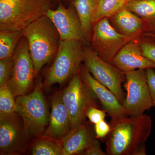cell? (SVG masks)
<instances>
[{"label":"cell","mask_w":155,"mask_h":155,"mask_svg":"<svg viewBox=\"0 0 155 155\" xmlns=\"http://www.w3.org/2000/svg\"><path fill=\"white\" fill-rule=\"evenodd\" d=\"M84 43L81 41L61 40L58 53L46 77L45 86L65 83L79 70L83 63Z\"/></svg>","instance_id":"obj_6"},{"label":"cell","mask_w":155,"mask_h":155,"mask_svg":"<svg viewBox=\"0 0 155 155\" xmlns=\"http://www.w3.org/2000/svg\"><path fill=\"white\" fill-rule=\"evenodd\" d=\"M148 84L153 101V106L155 107V71L154 69H148L146 70Z\"/></svg>","instance_id":"obj_29"},{"label":"cell","mask_w":155,"mask_h":155,"mask_svg":"<svg viewBox=\"0 0 155 155\" xmlns=\"http://www.w3.org/2000/svg\"><path fill=\"white\" fill-rule=\"evenodd\" d=\"M126 0H101L93 19V25L101 19L109 17L125 7Z\"/></svg>","instance_id":"obj_22"},{"label":"cell","mask_w":155,"mask_h":155,"mask_svg":"<svg viewBox=\"0 0 155 155\" xmlns=\"http://www.w3.org/2000/svg\"><path fill=\"white\" fill-rule=\"evenodd\" d=\"M45 15L55 26L61 40L81 41L85 43L80 18L71 3L67 8L60 1L58 8L50 9Z\"/></svg>","instance_id":"obj_12"},{"label":"cell","mask_w":155,"mask_h":155,"mask_svg":"<svg viewBox=\"0 0 155 155\" xmlns=\"http://www.w3.org/2000/svg\"><path fill=\"white\" fill-rule=\"evenodd\" d=\"M23 36L22 31L0 30V59L13 56Z\"/></svg>","instance_id":"obj_20"},{"label":"cell","mask_w":155,"mask_h":155,"mask_svg":"<svg viewBox=\"0 0 155 155\" xmlns=\"http://www.w3.org/2000/svg\"><path fill=\"white\" fill-rule=\"evenodd\" d=\"M48 124L44 136L61 140L71 132V119L63 102L62 93H58L53 97Z\"/></svg>","instance_id":"obj_15"},{"label":"cell","mask_w":155,"mask_h":155,"mask_svg":"<svg viewBox=\"0 0 155 155\" xmlns=\"http://www.w3.org/2000/svg\"><path fill=\"white\" fill-rule=\"evenodd\" d=\"M145 35H148V36H152L155 37V34H149V33H145Z\"/></svg>","instance_id":"obj_31"},{"label":"cell","mask_w":155,"mask_h":155,"mask_svg":"<svg viewBox=\"0 0 155 155\" xmlns=\"http://www.w3.org/2000/svg\"><path fill=\"white\" fill-rule=\"evenodd\" d=\"M28 139L24 133L22 119L17 113L0 114L1 155L22 152Z\"/></svg>","instance_id":"obj_11"},{"label":"cell","mask_w":155,"mask_h":155,"mask_svg":"<svg viewBox=\"0 0 155 155\" xmlns=\"http://www.w3.org/2000/svg\"><path fill=\"white\" fill-rule=\"evenodd\" d=\"M107 113L104 110H101L98 107H90L87 112V118H88L91 123L96 124L101 121L105 120Z\"/></svg>","instance_id":"obj_26"},{"label":"cell","mask_w":155,"mask_h":155,"mask_svg":"<svg viewBox=\"0 0 155 155\" xmlns=\"http://www.w3.org/2000/svg\"><path fill=\"white\" fill-rule=\"evenodd\" d=\"M52 5V0H0V30L22 31Z\"/></svg>","instance_id":"obj_3"},{"label":"cell","mask_w":155,"mask_h":155,"mask_svg":"<svg viewBox=\"0 0 155 155\" xmlns=\"http://www.w3.org/2000/svg\"><path fill=\"white\" fill-rule=\"evenodd\" d=\"M146 155V148L145 143L139 147L133 154V155Z\"/></svg>","instance_id":"obj_30"},{"label":"cell","mask_w":155,"mask_h":155,"mask_svg":"<svg viewBox=\"0 0 155 155\" xmlns=\"http://www.w3.org/2000/svg\"><path fill=\"white\" fill-rule=\"evenodd\" d=\"M79 72L84 82L96 96L104 110L111 119L128 116L125 108L118 98L111 90L99 82L82 64Z\"/></svg>","instance_id":"obj_13"},{"label":"cell","mask_w":155,"mask_h":155,"mask_svg":"<svg viewBox=\"0 0 155 155\" xmlns=\"http://www.w3.org/2000/svg\"><path fill=\"white\" fill-rule=\"evenodd\" d=\"M130 41L129 38L118 33L108 18H105L94 24L89 45L99 57L112 64L119 51Z\"/></svg>","instance_id":"obj_10"},{"label":"cell","mask_w":155,"mask_h":155,"mask_svg":"<svg viewBox=\"0 0 155 155\" xmlns=\"http://www.w3.org/2000/svg\"><path fill=\"white\" fill-rule=\"evenodd\" d=\"M16 99L7 84L0 86V114L15 112Z\"/></svg>","instance_id":"obj_23"},{"label":"cell","mask_w":155,"mask_h":155,"mask_svg":"<svg viewBox=\"0 0 155 155\" xmlns=\"http://www.w3.org/2000/svg\"><path fill=\"white\" fill-rule=\"evenodd\" d=\"M101 0H70L80 18L84 42L89 44L91 39L93 19Z\"/></svg>","instance_id":"obj_18"},{"label":"cell","mask_w":155,"mask_h":155,"mask_svg":"<svg viewBox=\"0 0 155 155\" xmlns=\"http://www.w3.org/2000/svg\"><path fill=\"white\" fill-rule=\"evenodd\" d=\"M14 66L7 86L16 97L27 94L35 76L28 41L23 36L13 55Z\"/></svg>","instance_id":"obj_9"},{"label":"cell","mask_w":155,"mask_h":155,"mask_svg":"<svg viewBox=\"0 0 155 155\" xmlns=\"http://www.w3.org/2000/svg\"><path fill=\"white\" fill-rule=\"evenodd\" d=\"M137 40L143 54L155 62V37L143 35Z\"/></svg>","instance_id":"obj_24"},{"label":"cell","mask_w":155,"mask_h":155,"mask_svg":"<svg viewBox=\"0 0 155 155\" xmlns=\"http://www.w3.org/2000/svg\"><path fill=\"white\" fill-rule=\"evenodd\" d=\"M28 41L35 75L45 64L55 58L61 39L55 26L46 15L22 30Z\"/></svg>","instance_id":"obj_2"},{"label":"cell","mask_w":155,"mask_h":155,"mask_svg":"<svg viewBox=\"0 0 155 155\" xmlns=\"http://www.w3.org/2000/svg\"><path fill=\"white\" fill-rule=\"evenodd\" d=\"M94 130L96 137L97 139L106 138L110 130V123L108 124L105 120L95 124Z\"/></svg>","instance_id":"obj_27"},{"label":"cell","mask_w":155,"mask_h":155,"mask_svg":"<svg viewBox=\"0 0 155 155\" xmlns=\"http://www.w3.org/2000/svg\"><path fill=\"white\" fill-rule=\"evenodd\" d=\"M135 1V0H126V1H127V2H130V1Z\"/></svg>","instance_id":"obj_32"},{"label":"cell","mask_w":155,"mask_h":155,"mask_svg":"<svg viewBox=\"0 0 155 155\" xmlns=\"http://www.w3.org/2000/svg\"><path fill=\"white\" fill-rule=\"evenodd\" d=\"M83 155H106L102 149L99 140L95 138L93 140L87 149L82 154Z\"/></svg>","instance_id":"obj_28"},{"label":"cell","mask_w":155,"mask_h":155,"mask_svg":"<svg viewBox=\"0 0 155 155\" xmlns=\"http://www.w3.org/2000/svg\"><path fill=\"white\" fill-rule=\"evenodd\" d=\"M95 138L89 123L85 122L62 139L63 155H82Z\"/></svg>","instance_id":"obj_17"},{"label":"cell","mask_w":155,"mask_h":155,"mask_svg":"<svg viewBox=\"0 0 155 155\" xmlns=\"http://www.w3.org/2000/svg\"><path fill=\"white\" fill-rule=\"evenodd\" d=\"M108 19L118 33L131 40L138 39L147 32V26L143 20L125 6Z\"/></svg>","instance_id":"obj_16"},{"label":"cell","mask_w":155,"mask_h":155,"mask_svg":"<svg viewBox=\"0 0 155 155\" xmlns=\"http://www.w3.org/2000/svg\"><path fill=\"white\" fill-rule=\"evenodd\" d=\"M39 82L29 94L16 97L15 112L21 117L24 131L29 139L44 134L49 121L48 110Z\"/></svg>","instance_id":"obj_4"},{"label":"cell","mask_w":155,"mask_h":155,"mask_svg":"<svg viewBox=\"0 0 155 155\" xmlns=\"http://www.w3.org/2000/svg\"><path fill=\"white\" fill-rule=\"evenodd\" d=\"M83 50L84 64L89 72L113 92L122 104L125 98L122 86L125 80V73L99 57L89 45L84 43Z\"/></svg>","instance_id":"obj_7"},{"label":"cell","mask_w":155,"mask_h":155,"mask_svg":"<svg viewBox=\"0 0 155 155\" xmlns=\"http://www.w3.org/2000/svg\"><path fill=\"white\" fill-rule=\"evenodd\" d=\"M13 66V56L0 59V86L8 83L12 74Z\"/></svg>","instance_id":"obj_25"},{"label":"cell","mask_w":155,"mask_h":155,"mask_svg":"<svg viewBox=\"0 0 155 155\" xmlns=\"http://www.w3.org/2000/svg\"><path fill=\"white\" fill-rule=\"evenodd\" d=\"M127 94L123 107L128 116H138L153 107L145 69L125 73Z\"/></svg>","instance_id":"obj_8"},{"label":"cell","mask_w":155,"mask_h":155,"mask_svg":"<svg viewBox=\"0 0 155 155\" xmlns=\"http://www.w3.org/2000/svg\"></svg>","instance_id":"obj_33"},{"label":"cell","mask_w":155,"mask_h":155,"mask_svg":"<svg viewBox=\"0 0 155 155\" xmlns=\"http://www.w3.org/2000/svg\"><path fill=\"white\" fill-rule=\"evenodd\" d=\"M63 102L69 112L71 131L86 122V114L90 107H97V98L84 81L79 70L72 76L69 84L62 93Z\"/></svg>","instance_id":"obj_5"},{"label":"cell","mask_w":155,"mask_h":155,"mask_svg":"<svg viewBox=\"0 0 155 155\" xmlns=\"http://www.w3.org/2000/svg\"><path fill=\"white\" fill-rule=\"evenodd\" d=\"M43 136L38 139L33 144L31 149V155H63L61 140Z\"/></svg>","instance_id":"obj_21"},{"label":"cell","mask_w":155,"mask_h":155,"mask_svg":"<svg viewBox=\"0 0 155 155\" xmlns=\"http://www.w3.org/2000/svg\"><path fill=\"white\" fill-rule=\"evenodd\" d=\"M110 130L106 137L108 155H133L144 144L151 132L152 121L146 114L111 119Z\"/></svg>","instance_id":"obj_1"},{"label":"cell","mask_w":155,"mask_h":155,"mask_svg":"<svg viewBox=\"0 0 155 155\" xmlns=\"http://www.w3.org/2000/svg\"><path fill=\"white\" fill-rule=\"evenodd\" d=\"M125 8L144 21L145 33L155 34V0H135L127 2Z\"/></svg>","instance_id":"obj_19"},{"label":"cell","mask_w":155,"mask_h":155,"mask_svg":"<svg viewBox=\"0 0 155 155\" xmlns=\"http://www.w3.org/2000/svg\"><path fill=\"white\" fill-rule=\"evenodd\" d=\"M112 64L124 73L139 69H155V62L143 54L137 39L126 44L114 58Z\"/></svg>","instance_id":"obj_14"}]
</instances>
